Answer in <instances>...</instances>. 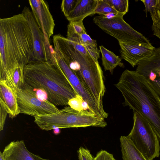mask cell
I'll list each match as a JSON object with an SVG mask.
<instances>
[{"instance_id":"cell-1","label":"cell","mask_w":160,"mask_h":160,"mask_svg":"<svg viewBox=\"0 0 160 160\" xmlns=\"http://www.w3.org/2000/svg\"><path fill=\"white\" fill-rule=\"evenodd\" d=\"M31 32L22 12L0 19V72L17 65L24 67L32 60Z\"/></svg>"},{"instance_id":"cell-2","label":"cell","mask_w":160,"mask_h":160,"mask_svg":"<svg viewBox=\"0 0 160 160\" xmlns=\"http://www.w3.org/2000/svg\"><path fill=\"white\" fill-rule=\"evenodd\" d=\"M115 86L128 106L146 119L160 140V97L143 75L127 69L122 73Z\"/></svg>"},{"instance_id":"cell-3","label":"cell","mask_w":160,"mask_h":160,"mask_svg":"<svg viewBox=\"0 0 160 160\" xmlns=\"http://www.w3.org/2000/svg\"><path fill=\"white\" fill-rule=\"evenodd\" d=\"M53 42L54 49L60 53L99 107L104 110L102 99L106 88L103 72L98 61L89 53L85 54L76 50L66 38L60 34L53 36Z\"/></svg>"},{"instance_id":"cell-4","label":"cell","mask_w":160,"mask_h":160,"mask_svg":"<svg viewBox=\"0 0 160 160\" xmlns=\"http://www.w3.org/2000/svg\"><path fill=\"white\" fill-rule=\"evenodd\" d=\"M23 71L25 82L45 91L48 100L56 106L68 105L69 101L78 95L55 62L32 61Z\"/></svg>"},{"instance_id":"cell-5","label":"cell","mask_w":160,"mask_h":160,"mask_svg":"<svg viewBox=\"0 0 160 160\" xmlns=\"http://www.w3.org/2000/svg\"><path fill=\"white\" fill-rule=\"evenodd\" d=\"M35 123L42 130L49 131L60 128L107 126L105 119L99 117L88 110L78 111L67 106L59 112L38 115L34 117Z\"/></svg>"},{"instance_id":"cell-6","label":"cell","mask_w":160,"mask_h":160,"mask_svg":"<svg viewBox=\"0 0 160 160\" xmlns=\"http://www.w3.org/2000/svg\"><path fill=\"white\" fill-rule=\"evenodd\" d=\"M133 126L128 136L147 160L158 157L159 139L151 124L135 111H133Z\"/></svg>"},{"instance_id":"cell-7","label":"cell","mask_w":160,"mask_h":160,"mask_svg":"<svg viewBox=\"0 0 160 160\" xmlns=\"http://www.w3.org/2000/svg\"><path fill=\"white\" fill-rule=\"evenodd\" d=\"M124 15L119 13L109 17L98 16L94 22L118 42L152 46L149 40L132 27L124 20Z\"/></svg>"},{"instance_id":"cell-8","label":"cell","mask_w":160,"mask_h":160,"mask_svg":"<svg viewBox=\"0 0 160 160\" xmlns=\"http://www.w3.org/2000/svg\"><path fill=\"white\" fill-rule=\"evenodd\" d=\"M16 93L20 113L34 117L59 111L56 106L48 100L41 101L38 99L33 88L25 82Z\"/></svg>"},{"instance_id":"cell-9","label":"cell","mask_w":160,"mask_h":160,"mask_svg":"<svg viewBox=\"0 0 160 160\" xmlns=\"http://www.w3.org/2000/svg\"><path fill=\"white\" fill-rule=\"evenodd\" d=\"M25 16L32 34L33 52L32 61L55 62L53 48L49 38L46 36L39 27L29 7L25 6L22 12Z\"/></svg>"},{"instance_id":"cell-10","label":"cell","mask_w":160,"mask_h":160,"mask_svg":"<svg viewBox=\"0 0 160 160\" xmlns=\"http://www.w3.org/2000/svg\"><path fill=\"white\" fill-rule=\"evenodd\" d=\"M55 62L64 74L77 94L88 104L89 111L97 116L105 119L108 114L97 105L87 88L69 67L60 53L54 50Z\"/></svg>"},{"instance_id":"cell-11","label":"cell","mask_w":160,"mask_h":160,"mask_svg":"<svg viewBox=\"0 0 160 160\" xmlns=\"http://www.w3.org/2000/svg\"><path fill=\"white\" fill-rule=\"evenodd\" d=\"M28 2L34 18L45 35L50 38L55 25L48 3L43 0H29Z\"/></svg>"},{"instance_id":"cell-12","label":"cell","mask_w":160,"mask_h":160,"mask_svg":"<svg viewBox=\"0 0 160 160\" xmlns=\"http://www.w3.org/2000/svg\"><path fill=\"white\" fill-rule=\"evenodd\" d=\"M122 58L134 67L140 62L149 58L155 48L152 46L118 42Z\"/></svg>"},{"instance_id":"cell-13","label":"cell","mask_w":160,"mask_h":160,"mask_svg":"<svg viewBox=\"0 0 160 160\" xmlns=\"http://www.w3.org/2000/svg\"><path fill=\"white\" fill-rule=\"evenodd\" d=\"M2 153L4 160H50L30 152L23 140L11 142L5 147Z\"/></svg>"},{"instance_id":"cell-14","label":"cell","mask_w":160,"mask_h":160,"mask_svg":"<svg viewBox=\"0 0 160 160\" xmlns=\"http://www.w3.org/2000/svg\"><path fill=\"white\" fill-rule=\"evenodd\" d=\"M0 104L12 119L20 113L16 92L2 80H0Z\"/></svg>"},{"instance_id":"cell-15","label":"cell","mask_w":160,"mask_h":160,"mask_svg":"<svg viewBox=\"0 0 160 160\" xmlns=\"http://www.w3.org/2000/svg\"><path fill=\"white\" fill-rule=\"evenodd\" d=\"M98 0H78L73 11L66 18L69 22L83 21L87 17L94 14Z\"/></svg>"},{"instance_id":"cell-16","label":"cell","mask_w":160,"mask_h":160,"mask_svg":"<svg viewBox=\"0 0 160 160\" xmlns=\"http://www.w3.org/2000/svg\"><path fill=\"white\" fill-rule=\"evenodd\" d=\"M136 71L146 78L152 72L157 74L160 71V47L155 48L149 58L140 62L137 65Z\"/></svg>"},{"instance_id":"cell-17","label":"cell","mask_w":160,"mask_h":160,"mask_svg":"<svg viewBox=\"0 0 160 160\" xmlns=\"http://www.w3.org/2000/svg\"><path fill=\"white\" fill-rule=\"evenodd\" d=\"M120 140L123 160H147L128 136H121Z\"/></svg>"},{"instance_id":"cell-18","label":"cell","mask_w":160,"mask_h":160,"mask_svg":"<svg viewBox=\"0 0 160 160\" xmlns=\"http://www.w3.org/2000/svg\"><path fill=\"white\" fill-rule=\"evenodd\" d=\"M99 48L102 54V64L105 71H109L112 72L118 66L124 67L121 58L102 45L100 46Z\"/></svg>"},{"instance_id":"cell-19","label":"cell","mask_w":160,"mask_h":160,"mask_svg":"<svg viewBox=\"0 0 160 160\" xmlns=\"http://www.w3.org/2000/svg\"><path fill=\"white\" fill-rule=\"evenodd\" d=\"M96 13L101 16L107 17L109 14H117L119 13L103 0H98L97 5L93 14Z\"/></svg>"},{"instance_id":"cell-20","label":"cell","mask_w":160,"mask_h":160,"mask_svg":"<svg viewBox=\"0 0 160 160\" xmlns=\"http://www.w3.org/2000/svg\"><path fill=\"white\" fill-rule=\"evenodd\" d=\"M118 13L125 15L128 11V0H103Z\"/></svg>"},{"instance_id":"cell-21","label":"cell","mask_w":160,"mask_h":160,"mask_svg":"<svg viewBox=\"0 0 160 160\" xmlns=\"http://www.w3.org/2000/svg\"><path fill=\"white\" fill-rule=\"evenodd\" d=\"M140 1L142 2L145 6L146 17L147 13L149 12L152 21L155 20L157 17L156 9L157 0H141Z\"/></svg>"},{"instance_id":"cell-22","label":"cell","mask_w":160,"mask_h":160,"mask_svg":"<svg viewBox=\"0 0 160 160\" xmlns=\"http://www.w3.org/2000/svg\"><path fill=\"white\" fill-rule=\"evenodd\" d=\"M78 1V0H63L62 1L61 8L66 18L74 9Z\"/></svg>"},{"instance_id":"cell-23","label":"cell","mask_w":160,"mask_h":160,"mask_svg":"<svg viewBox=\"0 0 160 160\" xmlns=\"http://www.w3.org/2000/svg\"><path fill=\"white\" fill-rule=\"evenodd\" d=\"M156 9L157 17L156 19L152 21V29L153 34L160 40V0H157Z\"/></svg>"},{"instance_id":"cell-24","label":"cell","mask_w":160,"mask_h":160,"mask_svg":"<svg viewBox=\"0 0 160 160\" xmlns=\"http://www.w3.org/2000/svg\"><path fill=\"white\" fill-rule=\"evenodd\" d=\"M84 101L79 95L70 99L68 102L69 106L76 110L81 111L84 110L83 104Z\"/></svg>"},{"instance_id":"cell-25","label":"cell","mask_w":160,"mask_h":160,"mask_svg":"<svg viewBox=\"0 0 160 160\" xmlns=\"http://www.w3.org/2000/svg\"><path fill=\"white\" fill-rule=\"evenodd\" d=\"M79 160H93V157L88 149L81 147L78 151Z\"/></svg>"},{"instance_id":"cell-26","label":"cell","mask_w":160,"mask_h":160,"mask_svg":"<svg viewBox=\"0 0 160 160\" xmlns=\"http://www.w3.org/2000/svg\"><path fill=\"white\" fill-rule=\"evenodd\" d=\"M81 41L82 45L97 46V44L96 40L92 39L87 34L86 32L80 35Z\"/></svg>"},{"instance_id":"cell-27","label":"cell","mask_w":160,"mask_h":160,"mask_svg":"<svg viewBox=\"0 0 160 160\" xmlns=\"http://www.w3.org/2000/svg\"><path fill=\"white\" fill-rule=\"evenodd\" d=\"M93 160H116L112 154L104 150H101L98 152Z\"/></svg>"},{"instance_id":"cell-28","label":"cell","mask_w":160,"mask_h":160,"mask_svg":"<svg viewBox=\"0 0 160 160\" xmlns=\"http://www.w3.org/2000/svg\"><path fill=\"white\" fill-rule=\"evenodd\" d=\"M89 54L95 60L98 61L100 58V50L97 46L83 45Z\"/></svg>"},{"instance_id":"cell-29","label":"cell","mask_w":160,"mask_h":160,"mask_svg":"<svg viewBox=\"0 0 160 160\" xmlns=\"http://www.w3.org/2000/svg\"><path fill=\"white\" fill-rule=\"evenodd\" d=\"M75 31L79 35L86 32V29L83 23V21L70 22Z\"/></svg>"},{"instance_id":"cell-30","label":"cell","mask_w":160,"mask_h":160,"mask_svg":"<svg viewBox=\"0 0 160 160\" xmlns=\"http://www.w3.org/2000/svg\"><path fill=\"white\" fill-rule=\"evenodd\" d=\"M147 81L150 86L160 97V77L157 75V77L154 80H147Z\"/></svg>"},{"instance_id":"cell-31","label":"cell","mask_w":160,"mask_h":160,"mask_svg":"<svg viewBox=\"0 0 160 160\" xmlns=\"http://www.w3.org/2000/svg\"><path fill=\"white\" fill-rule=\"evenodd\" d=\"M0 131L3 129L6 118L8 113L3 106L0 104Z\"/></svg>"},{"instance_id":"cell-32","label":"cell","mask_w":160,"mask_h":160,"mask_svg":"<svg viewBox=\"0 0 160 160\" xmlns=\"http://www.w3.org/2000/svg\"><path fill=\"white\" fill-rule=\"evenodd\" d=\"M33 89L38 99L41 101L48 100V95L45 91L40 89Z\"/></svg>"},{"instance_id":"cell-33","label":"cell","mask_w":160,"mask_h":160,"mask_svg":"<svg viewBox=\"0 0 160 160\" xmlns=\"http://www.w3.org/2000/svg\"><path fill=\"white\" fill-rule=\"evenodd\" d=\"M53 133L55 135H58L61 132L60 128H55L53 129Z\"/></svg>"},{"instance_id":"cell-34","label":"cell","mask_w":160,"mask_h":160,"mask_svg":"<svg viewBox=\"0 0 160 160\" xmlns=\"http://www.w3.org/2000/svg\"><path fill=\"white\" fill-rule=\"evenodd\" d=\"M0 160H4L3 153L1 151L0 152Z\"/></svg>"}]
</instances>
